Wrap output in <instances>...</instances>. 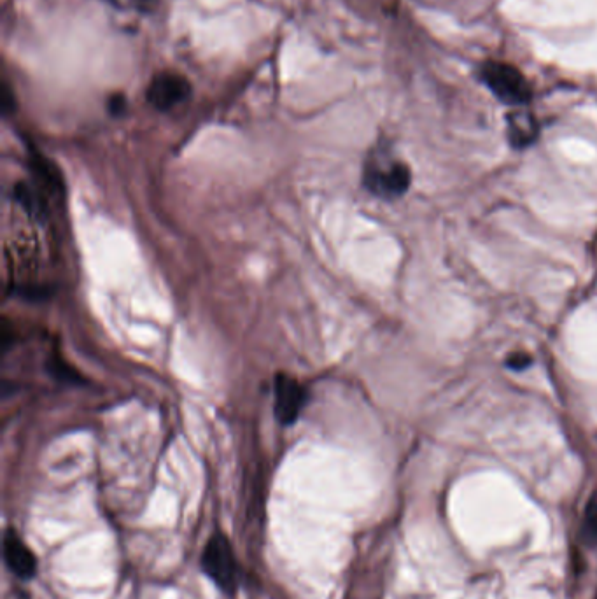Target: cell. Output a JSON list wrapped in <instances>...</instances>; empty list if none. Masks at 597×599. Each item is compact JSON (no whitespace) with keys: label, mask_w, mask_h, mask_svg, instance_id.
Returning a JSON list of instances; mask_svg holds the SVG:
<instances>
[{"label":"cell","mask_w":597,"mask_h":599,"mask_svg":"<svg viewBox=\"0 0 597 599\" xmlns=\"http://www.w3.org/2000/svg\"><path fill=\"white\" fill-rule=\"evenodd\" d=\"M114 6L127 11H141V13H149L156 6V0H113Z\"/></svg>","instance_id":"cell-9"},{"label":"cell","mask_w":597,"mask_h":599,"mask_svg":"<svg viewBox=\"0 0 597 599\" xmlns=\"http://www.w3.org/2000/svg\"><path fill=\"white\" fill-rule=\"evenodd\" d=\"M125 107H127V102H125V99H123L121 95H116V97H113L111 102H109V111L113 114L123 113Z\"/></svg>","instance_id":"cell-11"},{"label":"cell","mask_w":597,"mask_h":599,"mask_svg":"<svg viewBox=\"0 0 597 599\" xmlns=\"http://www.w3.org/2000/svg\"><path fill=\"white\" fill-rule=\"evenodd\" d=\"M309 393L302 382L286 374H279L274 382V409L282 426L296 423L307 403Z\"/></svg>","instance_id":"cell-4"},{"label":"cell","mask_w":597,"mask_h":599,"mask_svg":"<svg viewBox=\"0 0 597 599\" xmlns=\"http://www.w3.org/2000/svg\"><path fill=\"white\" fill-rule=\"evenodd\" d=\"M202 570L221 591L232 594L239 587L240 568L228 538L221 533L209 538L202 554Z\"/></svg>","instance_id":"cell-1"},{"label":"cell","mask_w":597,"mask_h":599,"mask_svg":"<svg viewBox=\"0 0 597 599\" xmlns=\"http://www.w3.org/2000/svg\"><path fill=\"white\" fill-rule=\"evenodd\" d=\"M482 79L496 97L510 106L526 104L531 99V86L524 74L503 62H489L482 67Z\"/></svg>","instance_id":"cell-2"},{"label":"cell","mask_w":597,"mask_h":599,"mask_svg":"<svg viewBox=\"0 0 597 599\" xmlns=\"http://www.w3.org/2000/svg\"><path fill=\"white\" fill-rule=\"evenodd\" d=\"M582 540L589 547H597V494H594L585 508L582 524Z\"/></svg>","instance_id":"cell-8"},{"label":"cell","mask_w":597,"mask_h":599,"mask_svg":"<svg viewBox=\"0 0 597 599\" xmlns=\"http://www.w3.org/2000/svg\"><path fill=\"white\" fill-rule=\"evenodd\" d=\"M4 559L15 577L30 580L37 573V557L16 529L4 533Z\"/></svg>","instance_id":"cell-6"},{"label":"cell","mask_w":597,"mask_h":599,"mask_svg":"<svg viewBox=\"0 0 597 599\" xmlns=\"http://www.w3.org/2000/svg\"><path fill=\"white\" fill-rule=\"evenodd\" d=\"M148 102L158 111H170L183 104L191 95V85L188 79L176 72H160L151 79L148 86Z\"/></svg>","instance_id":"cell-5"},{"label":"cell","mask_w":597,"mask_h":599,"mask_svg":"<svg viewBox=\"0 0 597 599\" xmlns=\"http://www.w3.org/2000/svg\"><path fill=\"white\" fill-rule=\"evenodd\" d=\"M508 132L513 146L524 148L536 139L538 125L531 114L512 113L508 116Z\"/></svg>","instance_id":"cell-7"},{"label":"cell","mask_w":597,"mask_h":599,"mask_svg":"<svg viewBox=\"0 0 597 599\" xmlns=\"http://www.w3.org/2000/svg\"><path fill=\"white\" fill-rule=\"evenodd\" d=\"M529 363H531L529 354H512V356L508 358V367L515 368V370H522V368H526Z\"/></svg>","instance_id":"cell-10"},{"label":"cell","mask_w":597,"mask_h":599,"mask_svg":"<svg viewBox=\"0 0 597 599\" xmlns=\"http://www.w3.org/2000/svg\"><path fill=\"white\" fill-rule=\"evenodd\" d=\"M410 179V170L405 163L372 160L366 165L363 183L377 197L396 198L408 190Z\"/></svg>","instance_id":"cell-3"}]
</instances>
